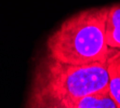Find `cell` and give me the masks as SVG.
<instances>
[{
    "instance_id": "obj_1",
    "label": "cell",
    "mask_w": 120,
    "mask_h": 108,
    "mask_svg": "<svg viewBox=\"0 0 120 108\" xmlns=\"http://www.w3.org/2000/svg\"><path fill=\"white\" fill-rule=\"evenodd\" d=\"M108 7L91 8L68 17L47 40V54L69 65L106 62L115 49L109 48L105 36Z\"/></svg>"
},
{
    "instance_id": "obj_2",
    "label": "cell",
    "mask_w": 120,
    "mask_h": 108,
    "mask_svg": "<svg viewBox=\"0 0 120 108\" xmlns=\"http://www.w3.org/2000/svg\"><path fill=\"white\" fill-rule=\"evenodd\" d=\"M31 88L62 101L80 100L108 90L106 62L69 65L45 54L34 72Z\"/></svg>"
},
{
    "instance_id": "obj_3",
    "label": "cell",
    "mask_w": 120,
    "mask_h": 108,
    "mask_svg": "<svg viewBox=\"0 0 120 108\" xmlns=\"http://www.w3.org/2000/svg\"><path fill=\"white\" fill-rule=\"evenodd\" d=\"M25 108H118L109 95L108 90L80 100L62 101L30 86Z\"/></svg>"
},
{
    "instance_id": "obj_4",
    "label": "cell",
    "mask_w": 120,
    "mask_h": 108,
    "mask_svg": "<svg viewBox=\"0 0 120 108\" xmlns=\"http://www.w3.org/2000/svg\"><path fill=\"white\" fill-rule=\"evenodd\" d=\"M105 36L109 48L120 50V4H115L107 9Z\"/></svg>"
},
{
    "instance_id": "obj_5",
    "label": "cell",
    "mask_w": 120,
    "mask_h": 108,
    "mask_svg": "<svg viewBox=\"0 0 120 108\" xmlns=\"http://www.w3.org/2000/svg\"><path fill=\"white\" fill-rule=\"evenodd\" d=\"M108 92L118 108H120V50H115L107 61Z\"/></svg>"
}]
</instances>
